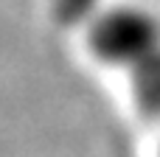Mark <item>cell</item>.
Here are the masks:
<instances>
[{
  "label": "cell",
  "instance_id": "1",
  "mask_svg": "<svg viewBox=\"0 0 160 157\" xmlns=\"http://www.w3.org/2000/svg\"><path fill=\"white\" fill-rule=\"evenodd\" d=\"M87 39L101 62L132 70L160 51V20L138 6H112L90 22Z\"/></svg>",
  "mask_w": 160,
  "mask_h": 157
},
{
  "label": "cell",
  "instance_id": "2",
  "mask_svg": "<svg viewBox=\"0 0 160 157\" xmlns=\"http://www.w3.org/2000/svg\"><path fill=\"white\" fill-rule=\"evenodd\" d=\"M132 93L146 115L160 118V51L132 67Z\"/></svg>",
  "mask_w": 160,
  "mask_h": 157
},
{
  "label": "cell",
  "instance_id": "3",
  "mask_svg": "<svg viewBox=\"0 0 160 157\" xmlns=\"http://www.w3.org/2000/svg\"><path fill=\"white\" fill-rule=\"evenodd\" d=\"M53 14L65 25H90L101 11L98 0H53Z\"/></svg>",
  "mask_w": 160,
  "mask_h": 157
}]
</instances>
